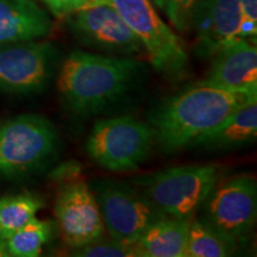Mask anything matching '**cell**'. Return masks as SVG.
Here are the masks:
<instances>
[{
	"label": "cell",
	"mask_w": 257,
	"mask_h": 257,
	"mask_svg": "<svg viewBox=\"0 0 257 257\" xmlns=\"http://www.w3.org/2000/svg\"><path fill=\"white\" fill-rule=\"evenodd\" d=\"M146 72L144 63L135 57L76 50L61 66L57 91L73 113L98 114L138 88Z\"/></svg>",
	"instance_id": "obj_1"
},
{
	"label": "cell",
	"mask_w": 257,
	"mask_h": 257,
	"mask_svg": "<svg viewBox=\"0 0 257 257\" xmlns=\"http://www.w3.org/2000/svg\"><path fill=\"white\" fill-rule=\"evenodd\" d=\"M253 99L257 93L231 91L204 81L189 86L154 110L150 125L156 143L165 153L189 148L199 136Z\"/></svg>",
	"instance_id": "obj_2"
},
{
	"label": "cell",
	"mask_w": 257,
	"mask_h": 257,
	"mask_svg": "<svg viewBox=\"0 0 257 257\" xmlns=\"http://www.w3.org/2000/svg\"><path fill=\"white\" fill-rule=\"evenodd\" d=\"M224 172L217 163L173 167L134 179L133 184L165 216L194 218Z\"/></svg>",
	"instance_id": "obj_3"
},
{
	"label": "cell",
	"mask_w": 257,
	"mask_h": 257,
	"mask_svg": "<svg viewBox=\"0 0 257 257\" xmlns=\"http://www.w3.org/2000/svg\"><path fill=\"white\" fill-rule=\"evenodd\" d=\"M144 48L155 72L178 83L188 75L189 57L180 37L161 18L152 0H108Z\"/></svg>",
	"instance_id": "obj_4"
},
{
	"label": "cell",
	"mask_w": 257,
	"mask_h": 257,
	"mask_svg": "<svg viewBox=\"0 0 257 257\" xmlns=\"http://www.w3.org/2000/svg\"><path fill=\"white\" fill-rule=\"evenodd\" d=\"M59 135L40 114L28 113L0 125V176L23 178L43 168L56 155Z\"/></svg>",
	"instance_id": "obj_5"
},
{
	"label": "cell",
	"mask_w": 257,
	"mask_h": 257,
	"mask_svg": "<svg viewBox=\"0 0 257 257\" xmlns=\"http://www.w3.org/2000/svg\"><path fill=\"white\" fill-rule=\"evenodd\" d=\"M156 143L149 123L131 115L96 121L86 141L89 159L110 172H133L149 159Z\"/></svg>",
	"instance_id": "obj_6"
},
{
	"label": "cell",
	"mask_w": 257,
	"mask_h": 257,
	"mask_svg": "<svg viewBox=\"0 0 257 257\" xmlns=\"http://www.w3.org/2000/svg\"><path fill=\"white\" fill-rule=\"evenodd\" d=\"M105 230L118 242L134 244L148 227L165 217L140 189L115 180L91 184Z\"/></svg>",
	"instance_id": "obj_7"
},
{
	"label": "cell",
	"mask_w": 257,
	"mask_h": 257,
	"mask_svg": "<svg viewBox=\"0 0 257 257\" xmlns=\"http://www.w3.org/2000/svg\"><path fill=\"white\" fill-rule=\"evenodd\" d=\"M201 219L239 243L251 232L257 218V184L250 175L221 179L202 204Z\"/></svg>",
	"instance_id": "obj_8"
},
{
	"label": "cell",
	"mask_w": 257,
	"mask_h": 257,
	"mask_svg": "<svg viewBox=\"0 0 257 257\" xmlns=\"http://www.w3.org/2000/svg\"><path fill=\"white\" fill-rule=\"evenodd\" d=\"M64 18L83 46L114 56L135 57L144 53L142 43L108 0H94Z\"/></svg>",
	"instance_id": "obj_9"
},
{
	"label": "cell",
	"mask_w": 257,
	"mask_h": 257,
	"mask_svg": "<svg viewBox=\"0 0 257 257\" xmlns=\"http://www.w3.org/2000/svg\"><path fill=\"white\" fill-rule=\"evenodd\" d=\"M56 48L36 40L0 44V91L32 94L49 83L57 62Z\"/></svg>",
	"instance_id": "obj_10"
},
{
	"label": "cell",
	"mask_w": 257,
	"mask_h": 257,
	"mask_svg": "<svg viewBox=\"0 0 257 257\" xmlns=\"http://www.w3.org/2000/svg\"><path fill=\"white\" fill-rule=\"evenodd\" d=\"M54 212L61 237L72 249L105 236V225L94 193L79 176L61 184Z\"/></svg>",
	"instance_id": "obj_11"
},
{
	"label": "cell",
	"mask_w": 257,
	"mask_h": 257,
	"mask_svg": "<svg viewBox=\"0 0 257 257\" xmlns=\"http://www.w3.org/2000/svg\"><path fill=\"white\" fill-rule=\"evenodd\" d=\"M194 51L199 57H213L239 40L240 9L238 0H202L193 16Z\"/></svg>",
	"instance_id": "obj_12"
},
{
	"label": "cell",
	"mask_w": 257,
	"mask_h": 257,
	"mask_svg": "<svg viewBox=\"0 0 257 257\" xmlns=\"http://www.w3.org/2000/svg\"><path fill=\"white\" fill-rule=\"evenodd\" d=\"M212 59L204 82L231 91L257 93L256 42L239 38Z\"/></svg>",
	"instance_id": "obj_13"
},
{
	"label": "cell",
	"mask_w": 257,
	"mask_h": 257,
	"mask_svg": "<svg viewBox=\"0 0 257 257\" xmlns=\"http://www.w3.org/2000/svg\"><path fill=\"white\" fill-rule=\"evenodd\" d=\"M257 136V99L246 102L229 117L199 136L189 148L226 152L252 143Z\"/></svg>",
	"instance_id": "obj_14"
},
{
	"label": "cell",
	"mask_w": 257,
	"mask_h": 257,
	"mask_svg": "<svg viewBox=\"0 0 257 257\" xmlns=\"http://www.w3.org/2000/svg\"><path fill=\"white\" fill-rule=\"evenodd\" d=\"M51 28L49 16L32 0H0V44L43 38Z\"/></svg>",
	"instance_id": "obj_15"
},
{
	"label": "cell",
	"mask_w": 257,
	"mask_h": 257,
	"mask_svg": "<svg viewBox=\"0 0 257 257\" xmlns=\"http://www.w3.org/2000/svg\"><path fill=\"white\" fill-rule=\"evenodd\" d=\"M193 218L165 216L149 226L134 243L138 257H185Z\"/></svg>",
	"instance_id": "obj_16"
},
{
	"label": "cell",
	"mask_w": 257,
	"mask_h": 257,
	"mask_svg": "<svg viewBox=\"0 0 257 257\" xmlns=\"http://www.w3.org/2000/svg\"><path fill=\"white\" fill-rule=\"evenodd\" d=\"M238 243L214 230L206 221L193 218L189 224L185 257H226L233 255Z\"/></svg>",
	"instance_id": "obj_17"
},
{
	"label": "cell",
	"mask_w": 257,
	"mask_h": 257,
	"mask_svg": "<svg viewBox=\"0 0 257 257\" xmlns=\"http://www.w3.org/2000/svg\"><path fill=\"white\" fill-rule=\"evenodd\" d=\"M43 206V200L31 193L0 198V237L4 239L9 238L12 233L36 217Z\"/></svg>",
	"instance_id": "obj_18"
},
{
	"label": "cell",
	"mask_w": 257,
	"mask_h": 257,
	"mask_svg": "<svg viewBox=\"0 0 257 257\" xmlns=\"http://www.w3.org/2000/svg\"><path fill=\"white\" fill-rule=\"evenodd\" d=\"M54 234V223L50 220L32 219L23 227L6 238L10 256L37 257L41 255L43 246L50 242Z\"/></svg>",
	"instance_id": "obj_19"
},
{
	"label": "cell",
	"mask_w": 257,
	"mask_h": 257,
	"mask_svg": "<svg viewBox=\"0 0 257 257\" xmlns=\"http://www.w3.org/2000/svg\"><path fill=\"white\" fill-rule=\"evenodd\" d=\"M73 256L79 257H137L134 244L118 242L113 238H105V236L93 242L73 249Z\"/></svg>",
	"instance_id": "obj_20"
},
{
	"label": "cell",
	"mask_w": 257,
	"mask_h": 257,
	"mask_svg": "<svg viewBox=\"0 0 257 257\" xmlns=\"http://www.w3.org/2000/svg\"><path fill=\"white\" fill-rule=\"evenodd\" d=\"M202 0H162L161 10L181 34L191 30L193 16Z\"/></svg>",
	"instance_id": "obj_21"
},
{
	"label": "cell",
	"mask_w": 257,
	"mask_h": 257,
	"mask_svg": "<svg viewBox=\"0 0 257 257\" xmlns=\"http://www.w3.org/2000/svg\"><path fill=\"white\" fill-rule=\"evenodd\" d=\"M240 9L239 38L256 42L257 0H238Z\"/></svg>",
	"instance_id": "obj_22"
},
{
	"label": "cell",
	"mask_w": 257,
	"mask_h": 257,
	"mask_svg": "<svg viewBox=\"0 0 257 257\" xmlns=\"http://www.w3.org/2000/svg\"><path fill=\"white\" fill-rule=\"evenodd\" d=\"M56 17H66L76 10L91 4L94 0H40Z\"/></svg>",
	"instance_id": "obj_23"
},
{
	"label": "cell",
	"mask_w": 257,
	"mask_h": 257,
	"mask_svg": "<svg viewBox=\"0 0 257 257\" xmlns=\"http://www.w3.org/2000/svg\"><path fill=\"white\" fill-rule=\"evenodd\" d=\"M9 250L6 246V240L0 237V257H9Z\"/></svg>",
	"instance_id": "obj_24"
},
{
	"label": "cell",
	"mask_w": 257,
	"mask_h": 257,
	"mask_svg": "<svg viewBox=\"0 0 257 257\" xmlns=\"http://www.w3.org/2000/svg\"><path fill=\"white\" fill-rule=\"evenodd\" d=\"M152 2L155 4V6H157V8L161 9V5H162V0H152Z\"/></svg>",
	"instance_id": "obj_25"
}]
</instances>
